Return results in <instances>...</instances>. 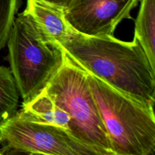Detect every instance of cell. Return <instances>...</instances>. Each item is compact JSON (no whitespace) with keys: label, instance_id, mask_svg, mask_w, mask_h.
Listing matches in <instances>:
<instances>
[{"label":"cell","instance_id":"obj_1","mask_svg":"<svg viewBox=\"0 0 155 155\" xmlns=\"http://www.w3.org/2000/svg\"><path fill=\"white\" fill-rule=\"evenodd\" d=\"M60 45L83 70L154 110L155 69L136 37L124 42L114 36H86L70 27Z\"/></svg>","mask_w":155,"mask_h":155},{"label":"cell","instance_id":"obj_2","mask_svg":"<svg viewBox=\"0 0 155 155\" xmlns=\"http://www.w3.org/2000/svg\"><path fill=\"white\" fill-rule=\"evenodd\" d=\"M7 42L11 71L23 103L28 102L58 72L66 52L25 11L14 19Z\"/></svg>","mask_w":155,"mask_h":155},{"label":"cell","instance_id":"obj_3","mask_svg":"<svg viewBox=\"0 0 155 155\" xmlns=\"http://www.w3.org/2000/svg\"><path fill=\"white\" fill-rule=\"evenodd\" d=\"M86 72L114 155H154V110Z\"/></svg>","mask_w":155,"mask_h":155},{"label":"cell","instance_id":"obj_4","mask_svg":"<svg viewBox=\"0 0 155 155\" xmlns=\"http://www.w3.org/2000/svg\"><path fill=\"white\" fill-rule=\"evenodd\" d=\"M45 89L69 116L68 132L76 139L101 155H114L87 73L67 53L63 65Z\"/></svg>","mask_w":155,"mask_h":155},{"label":"cell","instance_id":"obj_5","mask_svg":"<svg viewBox=\"0 0 155 155\" xmlns=\"http://www.w3.org/2000/svg\"><path fill=\"white\" fill-rule=\"evenodd\" d=\"M1 154L101 155L58 126L35 122L15 114L0 126Z\"/></svg>","mask_w":155,"mask_h":155},{"label":"cell","instance_id":"obj_6","mask_svg":"<svg viewBox=\"0 0 155 155\" xmlns=\"http://www.w3.org/2000/svg\"><path fill=\"white\" fill-rule=\"evenodd\" d=\"M139 0H73L64 10L70 27L86 36H114L115 29Z\"/></svg>","mask_w":155,"mask_h":155},{"label":"cell","instance_id":"obj_7","mask_svg":"<svg viewBox=\"0 0 155 155\" xmlns=\"http://www.w3.org/2000/svg\"><path fill=\"white\" fill-rule=\"evenodd\" d=\"M16 114L29 120L52 124L69 130V116L58 106L46 89H44L30 101L23 103L22 107L16 112Z\"/></svg>","mask_w":155,"mask_h":155},{"label":"cell","instance_id":"obj_8","mask_svg":"<svg viewBox=\"0 0 155 155\" xmlns=\"http://www.w3.org/2000/svg\"><path fill=\"white\" fill-rule=\"evenodd\" d=\"M24 11L31 15L51 39L60 44L65 39L70 26L65 19L64 9L42 0H27Z\"/></svg>","mask_w":155,"mask_h":155},{"label":"cell","instance_id":"obj_9","mask_svg":"<svg viewBox=\"0 0 155 155\" xmlns=\"http://www.w3.org/2000/svg\"><path fill=\"white\" fill-rule=\"evenodd\" d=\"M134 37L141 44L151 67L155 69V0H141L135 22Z\"/></svg>","mask_w":155,"mask_h":155},{"label":"cell","instance_id":"obj_10","mask_svg":"<svg viewBox=\"0 0 155 155\" xmlns=\"http://www.w3.org/2000/svg\"><path fill=\"white\" fill-rule=\"evenodd\" d=\"M19 95L11 70L0 66V126L16 114Z\"/></svg>","mask_w":155,"mask_h":155},{"label":"cell","instance_id":"obj_11","mask_svg":"<svg viewBox=\"0 0 155 155\" xmlns=\"http://www.w3.org/2000/svg\"><path fill=\"white\" fill-rule=\"evenodd\" d=\"M19 0H0V49L6 44Z\"/></svg>","mask_w":155,"mask_h":155},{"label":"cell","instance_id":"obj_12","mask_svg":"<svg viewBox=\"0 0 155 155\" xmlns=\"http://www.w3.org/2000/svg\"><path fill=\"white\" fill-rule=\"evenodd\" d=\"M42 1L45 2L50 5H52L57 6V7L61 8L64 10L71 5L73 0H42Z\"/></svg>","mask_w":155,"mask_h":155},{"label":"cell","instance_id":"obj_13","mask_svg":"<svg viewBox=\"0 0 155 155\" xmlns=\"http://www.w3.org/2000/svg\"><path fill=\"white\" fill-rule=\"evenodd\" d=\"M0 155H1V152H0Z\"/></svg>","mask_w":155,"mask_h":155}]
</instances>
